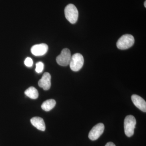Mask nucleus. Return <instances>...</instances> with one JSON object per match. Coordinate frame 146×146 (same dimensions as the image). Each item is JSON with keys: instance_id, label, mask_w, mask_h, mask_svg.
I'll return each mask as SVG.
<instances>
[{"instance_id": "nucleus-1", "label": "nucleus", "mask_w": 146, "mask_h": 146, "mask_svg": "<svg viewBox=\"0 0 146 146\" xmlns=\"http://www.w3.org/2000/svg\"><path fill=\"white\" fill-rule=\"evenodd\" d=\"M136 121L135 117L131 115L126 116L124 122L125 133L127 137L132 136L134 134Z\"/></svg>"}, {"instance_id": "nucleus-2", "label": "nucleus", "mask_w": 146, "mask_h": 146, "mask_svg": "<svg viewBox=\"0 0 146 146\" xmlns=\"http://www.w3.org/2000/svg\"><path fill=\"white\" fill-rule=\"evenodd\" d=\"M134 37L131 35H123L118 40L117 46L120 50H126L133 46L134 43Z\"/></svg>"}, {"instance_id": "nucleus-3", "label": "nucleus", "mask_w": 146, "mask_h": 146, "mask_svg": "<svg viewBox=\"0 0 146 146\" xmlns=\"http://www.w3.org/2000/svg\"><path fill=\"white\" fill-rule=\"evenodd\" d=\"M65 17L72 24L76 23L78 18V11L75 6L72 4L68 5L65 9Z\"/></svg>"}, {"instance_id": "nucleus-4", "label": "nucleus", "mask_w": 146, "mask_h": 146, "mask_svg": "<svg viewBox=\"0 0 146 146\" xmlns=\"http://www.w3.org/2000/svg\"><path fill=\"white\" fill-rule=\"evenodd\" d=\"M84 63V59L83 56L80 53H76L71 57L69 65L72 70L78 72L83 67Z\"/></svg>"}, {"instance_id": "nucleus-5", "label": "nucleus", "mask_w": 146, "mask_h": 146, "mask_svg": "<svg viewBox=\"0 0 146 146\" xmlns=\"http://www.w3.org/2000/svg\"><path fill=\"white\" fill-rule=\"evenodd\" d=\"M71 57L70 50L67 48L63 49L60 54L56 57V62L60 66H68L70 64Z\"/></svg>"}, {"instance_id": "nucleus-6", "label": "nucleus", "mask_w": 146, "mask_h": 146, "mask_svg": "<svg viewBox=\"0 0 146 146\" xmlns=\"http://www.w3.org/2000/svg\"><path fill=\"white\" fill-rule=\"evenodd\" d=\"M104 128V125L102 123H99L96 125L94 126L89 132V139L93 141H96L98 139L103 133Z\"/></svg>"}, {"instance_id": "nucleus-7", "label": "nucleus", "mask_w": 146, "mask_h": 146, "mask_svg": "<svg viewBox=\"0 0 146 146\" xmlns=\"http://www.w3.org/2000/svg\"><path fill=\"white\" fill-rule=\"evenodd\" d=\"M48 47L46 44H40L35 45L31 48V52L35 56H41L46 54L48 51Z\"/></svg>"}, {"instance_id": "nucleus-8", "label": "nucleus", "mask_w": 146, "mask_h": 146, "mask_svg": "<svg viewBox=\"0 0 146 146\" xmlns=\"http://www.w3.org/2000/svg\"><path fill=\"white\" fill-rule=\"evenodd\" d=\"M131 100L133 104L137 108L143 112H146V102L145 101L138 95H132Z\"/></svg>"}, {"instance_id": "nucleus-9", "label": "nucleus", "mask_w": 146, "mask_h": 146, "mask_svg": "<svg viewBox=\"0 0 146 146\" xmlns=\"http://www.w3.org/2000/svg\"><path fill=\"white\" fill-rule=\"evenodd\" d=\"M51 75L49 73H44L42 78L38 82V85L44 90H49L51 87Z\"/></svg>"}, {"instance_id": "nucleus-10", "label": "nucleus", "mask_w": 146, "mask_h": 146, "mask_svg": "<svg viewBox=\"0 0 146 146\" xmlns=\"http://www.w3.org/2000/svg\"><path fill=\"white\" fill-rule=\"evenodd\" d=\"M33 125L39 130L44 131L46 129V125L44 121L42 118L40 117H34L32 118L31 120Z\"/></svg>"}, {"instance_id": "nucleus-11", "label": "nucleus", "mask_w": 146, "mask_h": 146, "mask_svg": "<svg viewBox=\"0 0 146 146\" xmlns=\"http://www.w3.org/2000/svg\"><path fill=\"white\" fill-rule=\"evenodd\" d=\"M56 104L55 100L50 99L45 101L42 105V109L46 111H49L53 109Z\"/></svg>"}, {"instance_id": "nucleus-12", "label": "nucleus", "mask_w": 146, "mask_h": 146, "mask_svg": "<svg viewBox=\"0 0 146 146\" xmlns=\"http://www.w3.org/2000/svg\"><path fill=\"white\" fill-rule=\"evenodd\" d=\"M26 96L32 99H36L39 96L38 91L34 87H29L25 92Z\"/></svg>"}, {"instance_id": "nucleus-13", "label": "nucleus", "mask_w": 146, "mask_h": 146, "mask_svg": "<svg viewBox=\"0 0 146 146\" xmlns=\"http://www.w3.org/2000/svg\"><path fill=\"white\" fill-rule=\"evenodd\" d=\"M36 69L35 71L37 73L42 72V71L44 70V63L42 62H37L36 64Z\"/></svg>"}, {"instance_id": "nucleus-14", "label": "nucleus", "mask_w": 146, "mask_h": 146, "mask_svg": "<svg viewBox=\"0 0 146 146\" xmlns=\"http://www.w3.org/2000/svg\"><path fill=\"white\" fill-rule=\"evenodd\" d=\"M25 64L28 67H31L33 65V60L30 57H27L25 60Z\"/></svg>"}, {"instance_id": "nucleus-15", "label": "nucleus", "mask_w": 146, "mask_h": 146, "mask_svg": "<svg viewBox=\"0 0 146 146\" xmlns=\"http://www.w3.org/2000/svg\"><path fill=\"white\" fill-rule=\"evenodd\" d=\"M105 146H116V145L112 142H109L106 144Z\"/></svg>"}, {"instance_id": "nucleus-16", "label": "nucleus", "mask_w": 146, "mask_h": 146, "mask_svg": "<svg viewBox=\"0 0 146 146\" xmlns=\"http://www.w3.org/2000/svg\"><path fill=\"white\" fill-rule=\"evenodd\" d=\"M144 6H145V7H146V1H145V3H144Z\"/></svg>"}]
</instances>
